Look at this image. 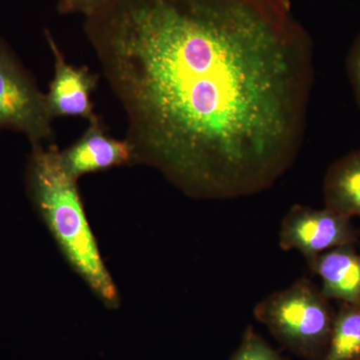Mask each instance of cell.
Listing matches in <instances>:
<instances>
[{"mask_svg": "<svg viewBox=\"0 0 360 360\" xmlns=\"http://www.w3.org/2000/svg\"><path fill=\"white\" fill-rule=\"evenodd\" d=\"M84 32L134 165L195 200L262 193L292 167L314 46L290 0H108Z\"/></svg>", "mask_w": 360, "mask_h": 360, "instance_id": "obj_1", "label": "cell"}, {"mask_svg": "<svg viewBox=\"0 0 360 360\" xmlns=\"http://www.w3.org/2000/svg\"><path fill=\"white\" fill-rule=\"evenodd\" d=\"M25 180L30 200L66 262L104 307L117 309L120 293L90 227L78 180L65 172L56 143L32 146Z\"/></svg>", "mask_w": 360, "mask_h": 360, "instance_id": "obj_2", "label": "cell"}, {"mask_svg": "<svg viewBox=\"0 0 360 360\" xmlns=\"http://www.w3.org/2000/svg\"><path fill=\"white\" fill-rule=\"evenodd\" d=\"M253 314L291 354L305 360H321L326 354L335 310L307 277L260 300Z\"/></svg>", "mask_w": 360, "mask_h": 360, "instance_id": "obj_3", "label": "cell"}, {"mask_svg": "<svg viewBox=\"0 0 360 360\" xmlns=\"http://www.w3.org/2000/svg\"><path fill=\"white\" fill-rule=\"evenodd\" d=\"M53 118L46 94L15 56L0 39V130L21 132L32 146L54 143Z\"/></svg>", "mask_w": 360, "mask_h": 360, "instance_id": "obj_4", "label": "cell"}, {"mask_svg": "<svg viewBox=\"0 0 360 360\" xmlns=\"http://www.w3.org/2000/svg\"><path fill=\"white\" fill-rule=\"evenodd\" d=\"M357 240L359 231L352 219L326 207L292 205L279 229L281 250L298 251L307 262L338 246L355 245Z\"/></svg>", "mask_w": 360, "mask_h": 360, "instance_id": "obj_5", "label": "cell"}, {"mask_svg": "<svg viewBox=\"0 0 360 360\" xmlns=\"http://www.w3.org/2000/svg\"><path fill=\"white\" fill-rule=\"evenodd\" d=\"M44 37L53 56L54 75L46 94L47 106L54 120L82 117L92 122L98 120L94 112L91 94L96 89L99 77L89 66H75L66 60L65 54L49 30Z\"/></svg>", "mask_w": 360, "mask_h": 360, "instance_id": "obj_6", "label": "cell"}, {"mask_svg": "<svg viewBox=\"0 0 360 360\" xmlns=\"http://www.w3.org/2000/svg\"><path fill=\"white\" fill-rule=\"evenodd\" d=\"M60 160L68 174L78 180L94 172L134 165V155L129 142L108 134L103 120L98 118L89 123L77 141L60 150Z\"/></svg>", "mask_w": 360, "mask_h": 360, "instance_id": "obj_7", "label": "cell"}, {"mask_svg": "<svg viewBox=\"0 0 360 360\" xmlns=\"http://www.w3.org/2000/svg\"><path fill=\"white\" fill-rule=\"evenodd\" d=\"M321 281V292L329 300L360 304V253L355 245L338 246L307 262Z\"/></svg>", "mask_w": 360, "mask_h": 360, "instance_id": "obj_8", "label": "cell"}, {"mask_svg": "<svg viewBox=\"0 0 360 360\" xmlns=\"http://www.w3.org/2000/svg\"><path fill=\"white\" fill-rule=\"evenodd\" d=\"M322 191L324 207L347 219L360 217V149L329 165Z\"/></svg>", "mask_w": 360, "mask_h": 360, "instance_id": "obj_9", "label": "cell"}, {"mask_svg": "<svg viewBox=\"0 0 360 360\" xmlns=\"http://www.w3.org/2000/svg\"><path fill=\"white\" fill-rule=\"evenodd\" d=\"M360 359V304L340 303L335 310L333 329L321 360Z\"/></svg>", "mask_w": 360, "mask_h": 360, "instance_id": "obj_10", "label": "cell"}, {"mask_svg": "<svg viewBox=\"0 0 360 360\" xmlns=\"http://www.w3.org/2000/svg\"><path fill=\"white\" fill-rule=\"evenodd\" d=\"M229 360H288L274 349L252 326L246 328L238 347Z\"/></svg>", "mask_w": 360, "mask_h": 360, "instance_id": "obj_11", "label": "cell"}, {"mask_svg": "<svg viewBox=\"0 0 360 360\" xmlns=\"http://www.w3.org/2000/svg\"><path fill=\"white\" fill-rule=\"evenodd\" d=\"M345 68L350 84L356 97L357 103L360 106V33L352 42L347 59Z\"/></svg>", "mask_w": 360, "mask_h": 360, "instance_id": "obj_12", "label": "cell"}, {"mask_svg": "<svg viewBox=\"0 0 360 360\" xmlns=\"http://www.w3.org/2000/svg\"><path fill=\"white\" fill-rule=\"evenodd\" d=\"M108 1V0H58L56 11L60 15L80 13L86 16Z\"/></svg>", "mask_w": 360, "mask_h": 360, "instance_id": "obj_13", "label": "cell"}, {"mask_svg": "<svg viewBox=\"0 0 360 360\" xmlns=\"http://www.w3.org/2000/svg\"><path fill=\"white\" fill-rule=\"evenodd\" d=\"M356 360H360V359H356Z\"/></svg>", "mask_w": 360, "mask_h": 360, "instance_id": "obj_14", "label": "cell"}]
</instances>
